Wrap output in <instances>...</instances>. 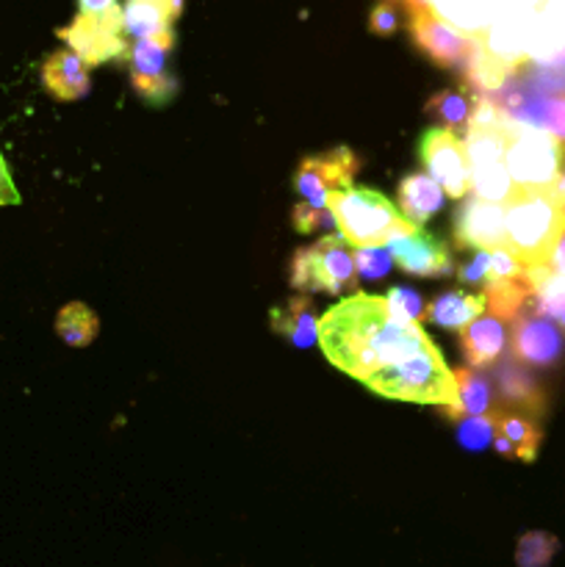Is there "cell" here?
I'll list each match as a JSON object with an SVG mask.
<instances>
[{"instance_id": "cell-6", "label": "cell", "mask_w": 565, "mask_h": 567, "mask_svg": "<svg viewBox=\"0 0 565 567\" xmlns=\"http://www.w3.org/2000/svg\"><path fill=\"white\" fill-rule=\"evenodd\" d=\"M59 39L81 55L86 66H100L105 61L127 59V33L122 22V6L109 11H78L70 25L59 28Z\"/></svg>"}, {"instance_id": "cell-8", "label": "cell", "mask_w": 565, "mask_h": 567, "mask_svg": "<svg viewBox=\"0 0 565 567\" xmlns=\"http://www.w3.org/2000/svg\"><path fill=\"white\" fill-rule=\"evenodd\" d=\"M360 172V158L349 147L327 150L321 155H308L294 172V192L299 203L325 208L327 194L352 188V177Z\"/></svg>"}, {"instance_id": "cell-24", "label": "cell", "mask_w": 565, "mask_h": 567, "mask_svg": "<svg viewBox=\"0 0 565 567\" xmlns=\"http://www.w3.org/2000/svg\"><path fill=\"white\" fill-rule=\"evenodd\" d=\"M474 105L476 97H471L465 89H443V92H435L424 103V114L430 120L438 122V127L443 131H452L454 136L471 131V120H474Z\"/></svg>"}, {"instance_id": "cell-32", "label": "cell", "mask_w": 565, "mask_h": 567, "mask_svg": "<svg viewBox=\"0 0 565 567\" xmlns=\"http://www.w3.org/2000/svg\"><path fill=\"white\" fill-rule=\"evenodd\" d=\"M487 271H491V252L480 249V252H474V258L465 260V264H460V269H458L460 286L485 288Z\"/></svg>"}, {"instance_id": "cell-2", "label": "cell", "mask_w": 565, "mask_h": 567, "mask_svg": "<svg viewBox=\"0 0 565 567\" xmlns=\"http://www.w3.org/2000/svg\"><path fill=\"white\" fill-rule=\"evenodd\" d=\"M504 227H507V252L524 269L546 266L559 233L565 230V205L554 186L513 188L504 199Z\"/></svg>"}, {"instance_id": "cell-29", "label": "cell", "mask_w": 565, "mask_h": 567, "mask_svg": "<svg viewBox=\"0 0 565 567\" xmlns=\"http://www.w3.org/2000/svg\"><path fill=\"white\" fill-rule=\"evenodd\" d=\"M352 258H355V269H358V277H363V280H369V282L382 280V277H386L393 266L391 252H388L386 247L355 249Z\"/></svg>"}, {"instance_id": "cell-39", "label": "cell", "mask_w": 565, "mask_h": 567, "mask_svg": "<svg viewBox=\"0 0 565 567\" xmlns=\"http://www.w3.org/2000/svg\"><path fill=\"white\" fill-rule=\"evenodd\" d=\"M559 327H563V330H565V319H563V321H559Z\"/></svg>"}, {"instance_id": "cell-36", "label": "cell", "mask_w": 565, "mask_h": 567, "mask_svg": "<svg viewBox=\"0 0 565 567\" xmlns=\"http://www.w3.org/2000/svg\"><path fill=\"white\" fill-rule=\"evenodd\" d=\"M546 266H548V271H554V275L565 277V230L559 233V238H557V244H554L552 255H548Z\"/></svg>"}, {"instance_id": "cell-27", "label": "cell", "mask_w": 565, "mask_h": 567, "mask_svg": "<svg viewBox=\"0 0 565 567\" xmlns=\"http://www.w3.org/2000/svg\"><path fill=\"white\" fill-rule=\"evenodd\" d=\"M386 305H388V313L393 316L397 321L402 324H421L427 319V305L421 299V293H415L413 288H404L397 286L386 293Z\"/></svg>"}, {"instance_id": "cell-28", "label": "cell", "mask_w": 565, "mask_h": 567, "mask_svg": "<svg viewBox=\"0 0 565 567\" xmlns=\"http://www.w3.org/2000/svg\"><path fill=\"white\" fill-rule=\"evenodd\" d=\"M458 443L469 452H482V449L493 446V432H496V421L491 415H471V419H458Z\"/></svg>"}, {"instance_id": "cell-22", "label": "cell", "mask_w": 565, "mask_h": 567, "mask_svg": "<svg viewBox=\"0 0 565 567\" xmlns=\"http://www.w3.org/2000/svg\"><path fill=\"white\" fill-rule=\"evenodd\" d=\"M487 313L485 293H465V291H446L427 305V319L443 330L463 332L471 321L482 319Z\"/></svg>"}, {"instance_id": "cell-11", "label": "cell", "mask_w": 565, "mask_h": 567, "mask_svg": "<svg viewBox=\"0 0 565 567\" xmlns=\"http://www.w3.org/2000/svg\"><path fill=\"white\" fill-rule=\"evenodd\" d=\"M454 247L458 249H485V252H496V249L507 247V227H504V205L487 203V199L469 194L460 199L458 210H454Z\"/></svg>"}, {"instance_id": "cell-10", "label": "cell", "mask_w": 565, "mask_h": 567, "mask_svg": "<svg viewBox=\"0 0 565 567\" xmlns=\"http://www.w3.org/2000/svg\"><path fill=\"white\" fill-rule=\"evenodd\" d=\"M408 31L415 48L432 61V64L443 66V70H469L471 59H474V39L463 37L454 31L446 20L435 14L432 9H421L408 14Z\"/></svg>"}, {"instance_id": "cell-12", "label": "cell", "mask_w": 565, "mask_h": 567, "mask_svg": "<svg viewBox=\"0 0 565 567\" xmlns=\"http://www.w3.org/2000/svg\"><path fill=\"white\" fill-rule=\"evenodd\" d=\"M391 252L393 264L402 271L415 277H446L452 271V252L446 244L432 233L421 230V227H410V230L397 233L391 241L386 244Z\"/></svg>"}, {"instance_id": "cell-30", "label": "cell", "mask_w": 565, "mask_h": 567, "mask_svg": "<svg viewBox=\"0 0 565 567\" xmlns=\"http://www.w3.org/2000/svg\"><path fill=\"white\" fill-rule=\"evenodd\" d=\"M291 225L294 230L308 236V233H319V230H332L336 227V216L332 210L327 208H316V205L308 203H297L291 210Z\"/></svg>"}, {"instance_id": "cell-4", "label": "cell", "mask_w": 565, "mask_h": 567, "mask_svg": "<svg viewBox=\"0 0 565 567\" xmlns=\"http://www.w3.org/2000/svg\"><path fill=\"white\" fill-rule=\"evenodd\" d=\"M288 286L305 293H355L358 269L341 236H321L310 247H299L288 266Z\"/></svg>"}, {"instance_id": "cell-17", "label": "cell", "mask_w": 565, "mask_h": 567, "mask_svg": "<svg viewBox=\"0 0 565 567\" xmlns=\"http://www.w3.org/2000/svg\"><path fill=\"white\" fill-rule=\"evenodd\" d=\"M42 83L55 100H72L86 97L92 81H89V66L83 64L81 55L72 53L70 48H61L50 53L42 64Z\"/></svg>"}, {"instance_id": "cell-38", "label": "cell", "mask_w": 565, "mask_h": 567, "mask_svg": "<svg viewBox=\"0 0 565 567\" xmlns=\"http://www.w3.org/2000/svg\"><path fill=\"white\" fill-rule=\"evenodd\" d=\"M554 192H557L559 203L565 205V166H563V169H559V175H557V183H554Z\"/></svg>"}, {"instance_id": "cell-23", "label": "cell", "mask_w": 565, "mask_h": 567, "mask_svg": "<svg viewBox=\"0 0 565 567\" xmlns=\"http://www.w3.org/2000/svg\"><path fill=\"white\" fill-rule=\"evenodd\" d=\"M532 297H535V288H532L530 275L513 277V280H493L485 286V305L487 316L499 319L502 324H513L515 319H521L524 313H530Z\"/></svg>"}, {"instance_id": "cell-31", "label": "cell", "mask_w": 565, "mask_h": 567, "mask_svg": "<svg viewBox=\"0 0 565 567\" xmlns=\"http://www.w3.org/2000/svg\"><path fill=\"white\" fill-rule=\"evenodd\" d=\"M541 131H546L565 153V94H548L543 100Z\"/></svg>"}, {"instance_id": "cell-34", "label": "cell", "mask_w": 565, "mask_h": 567, "mask_svg": "<svg viewBox=\"0 0 565 567\" xmlns=\"http://www.w3.org/2000/svg\"><path fill=\"white\" fill-rule=\"evenodd\" d=\"M521 275H526V269L507 252V249H496V252H491V271H487V282L513 280V277H521Z\"/></svg>"}, {"instance_id": "cell-40", "label": "cell", "mask_w": 565, "mask_h": 567, "mask_svg": "<svg viewBox=\"0 0 565 567\" xmlns=\"http://www.w3.org/2000/svg\"><path fill=\"white\" fill-rule=\"evenodd\" d=\"M563 166H565V153H563Z\"/></svg>"}, {"instance_id": "cell-35", "label": "cell", "mask_w": 565, "mask_h": 567, "mask_svg": "<svg viewBox=\"0 0 565 567\" xmlns=\"http://www.w3.org/2000/svg\"><path fill=\"white\" fill-rule=\"evenodd\" d=\"M20 203V192H17L14 181H11L9 164H6L3 153H0V205H17Z\"/></svg>"}, {"instance_id": "cell-37", "label": "cell", "mask_w": 565, "mask_h": 567, "mask_svg": "<svg viewBox=\"0 0 565 567\" xmlns=\"http://www.w3.org/2000/svg\"><path fill=\"white\" fill-rule=\"evenodd\" d=\"M114 6L120 3L116 0H78V11H89V14H94V11H109Z\"/></svg>"}, {"instance_id": "cell-26", "label": "cell", "mask_w": 565, "mask_h": 567, "mask_svg": "<svg viewBox=\"0 0 565 567\" xmlns=\"http://www.w3.org/2000/svg\"><path fill=\"white\" fill-rule=\"evenodd\" d=\"M559 551V540L548 532H526L515 546V565L518 567H548L554 554Z\"/></svg>"}, {"instance_id": "cell-14", "label": "cell", "mask_w": 565, "mask_h": 567, "mask_svg": "<svg viewBox=\"0 0 565 567\" xmlns=\"http://www.w3.org/2000/svg\"><path fill=\"white\" fill-rule=\"evenodd\" d=\"M491 380L493 391H496V404L502 410L524 413L535 421L546 415V391L530 371V365L507 358L493 369Z\"/></svg>"}, {"instance_id": "cell-5", "label": "cell", "mask_w": 565, "mask_h": 567, "mask_svg": "<svg viewBox=\"0 0 565 567\" xmlns=\"http://www.w3.org/2000/svg\"><path fill=\"white\" fill-rule=\"evenodd\" d=\"M504 166L515 188H548L563 169V147L541 127L507 122Z\"/></svg>"}, {"instance_id": "cell-20", "label": "cell", "mask_w": 565, "mask_h": 567, "mask_svg": "<svg viewBox=\"0 0 565 567\" xmlns=\"http://www.w3.org/2000/svg\"><path fill=\"white\" fill-rule=\"evenodd\" d=\"M452 374L454 385H458V402H454V408H441L449 421L471 419V415H491L499 408L493 380L487 377V371L463 365V369L452 371Z\"/></svg>"}, {"instance_id": "cell-16", "label": "cell", "mask_w": 565, "mask_h": 567, "mask_svg": "<svg viewBox=\"0 0 565 567\" xmlns=\"http://www.w3.org/2000/svg\"><path fill=\"white\" fill-rule=\"evenodd\" d=\"M186 0H125L122 22L133 39H155L175 31V20L183 14Z\"/></svg>"}, {"instance_id": "cell-25", "label": "cell", "mask_w": 565, "mask_h": 567, "mask_svg": "<svg viewBox=\"0 0 565 567\" xmlns=\"http://www.w3.org/2000/svg\"><path fill=\"white\" fill-rule=\"evenodd\" d=\"M55 332H59L61 341L66 347H89V343L97 338L100 321L97 316L92 313V308H86L83 302H70L59 310L55 316Z\"/></svg>"}, {"instance_id": "cell-3", "label": "cell", "mask_w": 565, "mask_h": 567, "mask_svg": "<svg viewBox=\"0 0 565 567\" xmlns=\"http://www.w3.org/2000/svg\"><path fill=\"white\" fill-rule=\"evenodd\" d=\"M327 208L336 216L338 236L355 249L386 247L397 233L410 230L413 225L402 219L393 203L374 188H343L327 194Z\"/></svg>"}, {"instance_id": "cell-13", "label": "cell", "mask_w": 565, "mask_h": 567, "mask_svg": "<svg viewBox=\"0 0 565 567\" xmlns=\"http://www.w3.org/2000/svg\"><path fill=\"white\" fill-rule=\"evenodd\" d=\"M510 358L530 369H552L563 358V336L557 324L535 313L515 319L510 332Z\"/></svg>"}, {"instance_id": "cell-15", "label": "cell", "mask_w": 565, "mask_h": 567, "mask_svg": "<svg viewBox=\"0 0 565 567\" xmlns=\"http://www.w3.org/2000/svg\"><path fill=\"white\" fill-rule=\"evenodd\" d=\"M496 432H493V449L502 457L521 460V463H535L537 452L543 443V430L535 419L513 410H493Z\"/></svg>"}, {"instance_id": "cell-19", "label": "cell", "mask_w": 565, "mask_h": 567, "mask_svg": "<svg viewBox=\"0 0 565 567\" xmlns=\"http://www.w3.org/2000/svg\"><path fill=\"white\" fill-rule=\"evenodd\" d=\"M504 349H507V330L493 316H482L460 332V352L471 369H491L502 360Z\"/></svg>"}, {"instance_id": "cell-9", "label": "cell", "mask_w": 565, "mask_h": 567, "mask_svg": "<svg viewBox=\"0 0 565 567\" xmlns=\"http://www.w3.org/2000/svg\"><path fill=\"white\" fill-rule=\"evenodd\" d=\"M419 158L424 164L427 175L443 188V194L452 199H465L471 194V169L465 144L460 136L443 127H430L419 138Z\"/></svg>"}, {"instance_id": "cell-1", "label": "cell", "mask_w": 565, "mask_h": 567, "mask_svg": "<svg viewBox=\"0 0 565 567\" xmlns=\"http://www.w3.org/2000/svg\"><path fill=\"white\" fill-rule=\"evenodd\" d=\"M319 347L343 374L382 399L454 408L458 385L421 324H402L382 297L352 293L319 319Z\"/></svg>"}, {"instance_id": "cell-7", "label": "cell", "mask_w": 565, "mask_h": 567, "mask_svg": "<svg viewBox=\"0 0 565 567\" xmlns=\"http://www.w3.org/2000/svg\"><path fill=\"white\" fill-rule=\"evenodd\" d=\"M172 48H175V31L155 39H133L127 48L133 89L153 109H164L177 94V78L166 70V55Z\"/></svg>"}, {"instance_id": "cell-21", "label": "cell", "mask_w": 565, "mask_h": 567, "mask_svg": "<svg viewBox=\"0 0 565 567\" xmlns=\"http://www.w3.org/2000/svg\"><path fill=\"white\" fill-rule=\"evenodd\" d=\"M399 214L408 225L421 227L443 208V188L427 172H413L399 183Z\"/></svg>"}, {"instance_id": "cell-18", "label": "cell", "mask_w": 565, "mask_h": 567, "mask_svg": "<svg viewBox=\"0 0 565 567\" xmlns=\"http://www.w3.org/2000/svg\"><path fill=\"white\" fill-rule=\"evenodd\" d=\"M316 305L308 293L286 299L282 305L271 308L269 324L280 338H286L291 347L308 349L319 341V319H316Z\"/></svg>"}, {"instance_id": "cell-33", "label": "cell", "mask_w": 565, "mask_h": 567, "mask_svg": "<svg viewBox=\"0 0 565 567\" xmlns=\"http://www.w3.org/2000/svg\"><path fill=\"white\" fill-rule=\"evenodd\" d=\"M399 28V9L393 3H388V0H380V3L371 9L369 14V31L374 33V37H393Z\"/></svg>"}]
</instances>
